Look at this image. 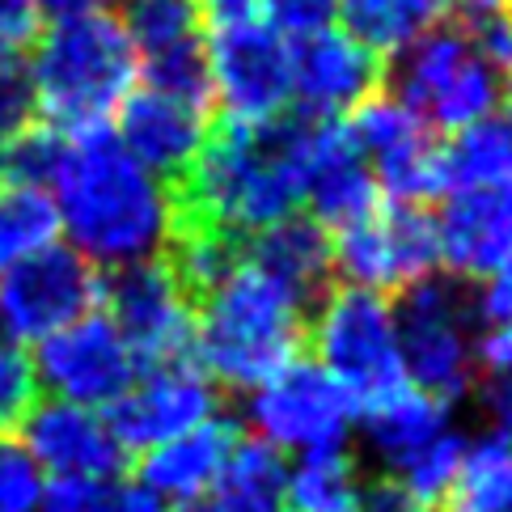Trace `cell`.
Returning a JSON list of instances; mask_svg holds the SVG:
<instances>
[{
	"mask_svg": "<svg viewBox=\"0 0 512 512\" xmlns=\"http://www.w3.org/2000/svg\"><path fill=\"white\" fill-rule=\"evenodd\" d=\"M309 343L318 352V369L339 381L356 415H369L398 390H407V373H402L394 339V314L377 292L347 284L326 292L314 322H309Z\"/></svg>",
	"mask_w": 512,
	"mask_h": 512,
	"instance_id": "8992f818",
	"label": "cell"
},
{
	"mask_svg": "<svg viewBox=\"0 0 512 512\" xmlns=\"http://www.w3.org/2000/svg\"><path fill=\"white\" fill-rule=\"evenodd\" d=\"M34 407H39V377L30 356L17 347H0V436L22 428Z\"/></svg>",
	"mask_w": 512,
	"mask_h": 512,
	"instance_id": "d6a6232c",
	"label": "cell"
},
{
	"mask_svg": "<svg viewBox=\"0 0 512 512\" xmlns=\"http://www.w3.org/2000/svg\"><path fill=\"white\" fill-rule=\"evenodd\" d=\"M305 301L246 254L208 297H199L195 364L225 386H263L297 360L305 335Z\"/></svg>",
	"mask_w": 512,
	"mask_h": 512,
	"instance_id": "3957f363",
	"label": "cell"
},
{
	"mask_svg": "<svg viewBox=\"0 0 512 512\" xmlns=\"http://www.w3.org/2000/svg\"><path fill=\"white\" fill-rule=\"evenodd\" d=\"M216 415V386L199 364L182 369H153L132 381L119 402H111V424L115 441L123 453H149L166 441H178L191 428L208 424Z\"/></svg>",
	"mask_w": 512,
	"mask_h": 512,
	"instance_id": "2e32d148",
	"label": "cell"
},
{
	"mask_svg": "<svg viewBox=\"0 0 512 512\" xmlns=\"http://www.w3.org/2000/svg\"><path fill=\"white\" fill-rule=\"evenodd\" d=\"M56 225V204L47 199V191L0 187V271L47 246L56 237Z\"/></svg>",
	"mask_w": 512,
	"mask_h": 512,
	"instance_id": "f546056e",
	"label": "cell"
},
{
	"mask_svg": "<svg viewBox=\"0 0 512 512\" xmlns=\"http://www.w3.org/2000/svg\"><path fill=\"white\" fill-rule=\"evenodd\" d=\"M204 47L212 102L225 106V119L263 123L288 111L292 77L284 34H276L259 17H242V22H212Z\"/></svg>",
	"mask_w": 512,
	"mask_h": 512,
	"instance_id": "7c38bea8",
	"label": "cell"
},
{
	"mask_svg": "<svg viewBox=\"0 0 512 512\" xmlns=\"http://www.w3.org/2000/svg\"><path fill=\"white\" fill-rule=\"evenodd\" d=\"M43 512H166L149 487L127 479H56L43 491Z\"/></svg>",
	"mask_w": 512,
	"mask_h": 512,
	"instance_id": "1f68e13d",
	"label": "cell"
},
{
	"mask_svg": "<svg viewBox=\"0 0 512 512\" xmlns=\"http://www.w3.org/2000/svg\"><path fill=\"white\" fill-rule=\"evenodd\" d=\"M106 5H115V0H39V9H47V13H56V17L106 13Z\"/></svg>",
	"mask_w": 512,
	"mask_h": 512,
	"instance_id": "b9f144b4",
	"label": "cell"
},
{
	"mask_svg": "<svg viewBox=\"0 0 512 512\" xmlns=\"http://www.w3.org/2000/svg\"><path fill=\"white\" fill-rule=\"evenodd\" d=\"M136 77V47L111 13L60 17L47 34H39L30 64L39 111L47 115V127L64 136H85L111 123Z\"/></svg>",
	"mask_w": 512,
	"mask_h": 512,
	"instance_id": "277c9868",
	"label": "cell"
},
{
	"mask_svg": "<svg viewBox=\"0 0 512 512\" xmlns=\"http://www.w3.org/2000/svg\"><path fill=\"white\" fill-rule=\"evenodd\" d=\"M102 301L98 267L72 246L47 242L0 276V314L13 339H47L64 326L94 314Z\"/></svg>",
	"mask_w": 512,
	"mask_h": 512,
	"instance_id": "4fadbf2b",
	"label": "cell"
},
{
	"mask_svg": "<svg viewBox=\"0 0 512 512\" xmlns=\"http://www.w3.org/2000/svg\"><path fill=\"white\" fill-rule=\"evenodd\" d=\"M504 94L500 72L474 43L466 26H436L394 64V98L432 132H466V127L496 115Z\"/></svg>",
	"mask_w": 512,
	"mask_h": 512,
	"instance_id": "5b68a950",
	"label": "cell"
},
{
	"mask_svg": "<svg viewBox=\"0 0 512 512\" xmlns=\"http://www.w3.org/2000/svg\"><path fill=\"white\" fill-rule=\"evenodd\" d=\"M30 364L43 390L85 411L119 402L140 373L123 335L106 314H85L81 322L47 335Z\"/></svg>",
	"mask_w": 512,
	"mask_h": 512,
	"instance_id": "9a60e30c",
	"label": "cell"
},
{
	"mask_svg": "<svg viewBox=\"0 0 512 512\" xmlns=\"http://www.w3.org/2000/svg\"><path fill=\"white\" fill-rule=\"evenodd\" d=\"M64 157H68V136L47 123H30L26 132H17L13 140L0 144V182L5 187L43 191L56 182Z\"/></svg>",
	"mask_w": 512,
	"mask_h": 512,
	"instance_id": "4dcf8cb0",
	"label": "cell"
},
{
	"mask_svg": "<svg viewBox=\"0 0 512 512\" xmlns=\"http://www.w3.org/2000/svg\"><path fill=\"white\" fill-rule=\"evenodd\" d=\"M453 0H339L343 30L373 56H398L428 30L445 26Z\"/></svg>",
	"mask_w": 512,
	"mask_h": 512,
	"instance_id": "d4e9b609",
	"label": "cell"
},
{
	"mask_svg": "<svg viewBox=\"0 0 512 512\" xmlns=\"http://www.w3.org/2000/svg\"><path fill=\"white\" fill-rule=\"evenodd\" d=\"M364 428H369L373 453L386 466V479L407 491L424 512H432L466 453L462 436L449 424L445 402L407 386L364 415Z\"/></svg>",
	"mask_w": 512,
	"mask_h": 512,
	"instance_id": "ba28073f",
	"label": "cell"
},
{
	"mask_svg": "<svg viewBox=\"0 0 512 512\" xmlns=\"http://www.w3.org/2000/svg\"><path fill=\"white\" fill-rule=\"evenodd\" d=\"M470 305H474V322H483L487 331L512 326V259L500 263L496 271H487L483 284L470 292Z\"/></svg>",
	"mask_w": 512,
	"mask_h": 512,
	"instance_id": "74e56055",
	"label": "cell"
},
{
	"mask_svg": "<svg viewBox=\"0 0 512 512\" xmlns=\"http://www.w3.org/2000/svg\"><path fill=\"white\" fill-rule=\"evenodd\" d=\"M39 34H43L39 0H0V60L22 56L26 47L39 43Z\"/></svg>",
	"mask_w": 512,
	"mask_h": 512,
	"instance_id": "8d00e7d4",
	"label": "cell"
},
{
	"mask_svg": "<svg viewBox=\"0 0 512 512\" xmlns=\"http://www.w3.org/2000/svg\"><path fill=\"white\" fill-rule=\"evenodd\" d=\"M242 254L276 276L288 292H297L305 305H314L331 276V237L314 221V216H288V221L271 225L242 242Z\"/></svg>",
	"mask_w": 512,
	"mask_h": 512,
	"instance_id": "603a6c76",
	"label": "cell"
},
{
	"mask_svg": "<svg viewBox=\"0 0 512 512\" xmlns=\"http://www.w3.org/2000/svg\"><path fill=\"white\" fill-rule=\"evenodd\" d=\"M360 474L352 453L343 445L301 453V462L288 470L284 500L292 512H360Z\"/></svg>",
	"mask_w": 512,
	"mask_h": 512,
	"instance_id": "4316f807",
	"label": "cell"
},
{
	"mask_svg": "<svg viewBox=\"0 0 512 512\" xmlns=\"http://www.w3.org/2000/svg\"><path fill=\"white\" fill-rule=\"evenodd\" d=\"M178 512H191V508H178Z\"/></svg>",
	"mask_w": 512,
	"mask_h": 512,
	"instance_id": "f6af8a7d",
	"label": "cell"
},
{
	"mask_svg": "<svg viewBox=\"0 0 512 512\" xmlns=\"http://www.w3.org/2000/svg\"><path fill=\"white\" fill-rule=\"evenodd\" d=\"M432 512H512V436L470 445Z\"/></svg>",
	"mask_w": 512,
	"mask_h": 512,
	"instance_id": "484cf974",
	"label": "cell"
},
{
	"mask_svg": "<svg viewBox=\"0 0 512 512\" xmlns=\"http://www.w3.org/2000/svg\"><path fill=\"white\" fill-rule=\"evenodd\" d=\"M504 81H508V119H512V72H508Z\"/></svg>",
	"mask_w": 512,
	"mask_h": 512,
	"instance_id": "ee69618b",
	"label": "cell"
},
{
	"mask_svg": "<svg viewBox=\"0 0 512 512\" xmlns=\"http://www.w3.org/2000/svg\"><path fill=\"white\" fill-rule=\"evenodd\" d=\"M17 339H13V331H9V322H5V314H0V347H13Z\"/></svg>",
	"mask_w": 512,
	"mask_h": 512,
	"instance_id": "7bdbcfd3",
	"label": "cell"
},
{
	"mask_svg": "<svg viewBox=\"0 0 512 512\" xmlns=\"http://www.w3.org/2000/svg\"><path fill=\"white\" fill-rule=\"evenodd\" d=\"M432 221L441 263L453 276H487L512 259V182L457 187Z\"/></svg>",
	"mask_w": 512,
	"mask_h": 512,
	"instance_id": "ffe728a7",
	"label": "cell"
},
{
	"mask_svg": "<svg viewBox=\"0 0 512 512\" xmlns=\"http://www.w3.org/2000/svg\"><path fill=\"white\" fill-rule=\"evenodd\" d=\"M246 415L263 445L314 453L343 441L356 419V407L326 369L309 360H292L263 386H254Z\"/></svg>",
	"mask_w": 512,
	"mask_h": 512,
	"instance_id": "5bb4252c",
	"label": "cell"
},
{
	"mask_svg": "<svg viewBox=\"0 0 512 512\" xmlns=\"http://www.w3.org/2000/svg\"><path fill=\"white\" fill-rule=\"evenodd\" d=\"M102 301L111 305L106 318L123 335L136 369L153 373L195 364V305L166 259L119 267L111 280H102Z\"/></svg>",
	"mask_w": 512,
	"mask_h": 512,
	"instance_id": "30bf717a",
	"label": "cell"
},
{
	"mask_svg": "<svg viewBox=\"0 0 512 512\" xmlns=\"http://www.w3.org/2000/svg\"><path fill=\"white\" fill-rule=\"evenodd\" d=\"M449 191L479 187V182H512V119L491 115L466 127L445 144Z\"/></svg>",
	"mask_w": 512,
	"mask_h": 512,
	"instance_id": "f1b7e54d",
	"label": "cell"
},
{
	"mask_svg": "<svg viewBox=\"0 0 512 512\" xmlns=\"http://www.w3.org/2000/svg\"><path fill=\"white\" fill-rule=\"evenodd\" d=\"M322 123L326 119H309L301 111L263 123H212L191 170L166 187L170 233L254 237L297 216Z\"/></svg>",
	"mask_w": 512,
	"mask_h": 512,
	"instance_id": "6da1fadb",
	"label": "cell"
},
{
	"mask_svg": "<svg viewBox=\"0 0 512 512\" xmlns=\"http://www.w3.org/2000/svg\"><path fill=\"white\" fill-rule=\"evenodd\" d=\"M259 22H267L284 39H305V34L331 30L339 17V0H259Z\"/></svg>",
	"mask_w": 512,
	"mask_h": 512,
	"instance_id": "e575fe53",
	"label": "cell"
},
{
	"mask_svg": "<svg viewBox=\"0 0 512 512\" xmlns=\"http://www.w3.org/2000/svg\"><path fill=\"white\" fill-rule=\"evenodd\" d=\"M390 314H394V339H398L407 386L445 402V407L457 394H466L474 360H479L470 343V331L479 326L474 322L470 292L457 280L428 276L411 288H402V297Z\"/></svg>",
	"mask_w": 512,
	"mask_h": 512,
	"instance_id": "52a82bcc",
	"label": "cell"
},
{
	"mask_svg": "<svg viewBox=\"0 0 512 512\" xmlns=\"http://www.w3.org/2000/svg\"><path fill=\"white\" fill-rule=\"evenodd\" d=\"M56 221L72 250L98 267H132L157 259L170 233V195L119 149L111 127L68 136V157L56 174Z\"/></svg>",
	"mask_w": 512,
	"mask_h": 512,
	"instance_id": "7a4b0ae2",
	"label": "cell"
},
{
	"mask_svg": "<svg viewBox=\"0 0 512 512\" xmlns=\"http://www.w3.org/2000/svg\"><path fill=\"white\" fill-rule=\"evenodd\" d=\"M26 453L34 457L39 470H51L56 479H119L127 466V453L115 441L111 424L98 411L72 407V402H39L26 424Z\"/></svg>",
	"mask_w": 512,
	"mask_h": 512,
	"instance_id": "d6986e66",
	"label": "cell"
},
{
	"mask_svg": "<svg viewBox=\"0 0 512 512\" xmlns=\"http://www.w3.org/2000/svg\"><path fill=\"white\" fill-rule=\"evenodd\" d=\"M242 441L233 419H208V424L191 428L178 441H166L140 457V487H149L157 500H174V508H187L204 500L212 483L221 479L229 457Z\"/></svg>",
	"mask_w": 512,
	"mask_h": 512,
	"instance_id": "44dd1931",
	"label": "cell"
},
{
	"mask_svg": "<svg viewBox=\"0 0 512 512\" xmlns=\"http://www.w3.org/2000/svg\"><path fill=\"white\" fill-rule=\"evenodd\" d=\"M39 504L43 474L34 457L13 436H0V512H39Z\"/></svg>",
	"mask_w": 512,
	"mask_h": 512,
	"instance_id": "836d02e7",
	"label": "cell"
},
{
	"mask_svg": "<svg viewBox=\"0 0 512 512\" xmlns=\"http://www.w3.org/2000/svg\"><path fill=\"white\" fill-rule=\"evenodd\" d=\"M199 9L212 22H242V17H259V0H199Z\"/></svg>",
	"mask_w": 512,
	"mask_h": 512,
	"instance_id": "60d3db41",
	"label": "cell"
},
{
	"mask_svg": "<svg viewBox=\"0 0 512 512\" xmlns=\"http://www.w3.org/2000/svg\"><path fill=\"white\" fill-rule=\"evenodd\" d=\"M34 111H39V98H34L30 68L22 64V56L0 60V144L26 132L34 123Z\"/></svg>",
	"mask_w": 512,
	"mask_h": 512,
	"instance_id": "d590c367",
	"label": "cell"
},
{
	"mask_svg": "<svg viewBox=\"0 0 512 512\" xmlns=\"http://www.w3.org/2000/svg\"><path fill=\"white\" fill-rule=\"evenodd\" d=\"M305 204L322 229H335V233L364 221V216L381 204V191H377L369 161L360 157V149L352 144V136H347V127L339 119H326L322 132H318Z\"/></svg>",
	"mask_w": 512,
	"mask_h": 512,
	"instance_id": "7402d4cb",
	"label": "cell"
},
{
	"mask_svg": "<svg viewBox=\"0 0 512 512\" xmlns=\"http://www.w3.org/2000/svg\"><path fill=\"white\" fill-rule=\"evenodd\" d=\"M331 267H339L347 288H364L377 297L386 288H411L441 267L436 221L424 208L381 199L364 221L331 237Z\"/></svg>",
	"mask_w": 512,
	"mask_h": 512,
	"instance_id": "8fae6325",
	"label": "cell"
},
{
	"mask_svg": "<svg viewBox=\"0 0 512 512\" xmlns=\"http://www.w3.org/2000/svg\"><path fill=\"white\" fill-rule=\"evenodd\" d=\"M474 356H479L491 373H512V326H500V331H487L483 347H479Z\"/></svg>",
	"mask_w": 512,
	"mask_h": 512,
	"instance_id": "f35d334b",
	"label": "cell"
},
{
	"mask_svg": "<svg viewBox=\"0 0 512 512\" xmlns=\"http://www.w3.org/2000/svg\"><path fill=\"white\" fill-rule=\"evenodd\" d=\"M119 149L136 161L144 174H153L157 182H174L191 170V161L199 157L208 140V111H199V106H187L178 98H166L157 94V89H132V94L123 98L119 106Z\"/></svg>",
	"mask_w": 512,
	"mask_h": 512,
	"instance_id": "ac0fdd59",
	"label": "cell"
},
{
	"mask_svg": "<svg viewBox=\"0 0 512 512\" xmlns=\"http://www.w3.org/2000/svg\"><path fill=\"white\" fill-rule=\"evenodd\" d=\"M487 407L504 428V436H512V373H496V381L487 386Z\"/></svg>",
	"mask_w": 512,
	"mask_h": 512,
	"instance_id": "ab89813d",
	"label": "cell"
},
{
	"mask_svg": "<svg viewBox=\"0 0 512 512\" xmlns=\"http://www.w3.org/2000/svg\"><path fill=\"white\" fill-rule=\"evenodd\" d=\"M288 462L280 449L254 441H237L229 466L212 483L199 512H284Z\"/></svg>",
	"mask_w": 512,
	"mask_h": 512,
	"instance_id": "cb8c5ba5",
	"label": "cell"
},
{
	"mask_svg": "<svg viewBox=\"0 0 512 512\" xmlns=\"http://www.w3.org/2000/svg\"><path fill=\"white\" fill-rule=\"evenodd\" d=\"M123 30L136 47V60L204 43V34H208L199 0H127Z\"/></svg>",
	"mask_w": 512,
	"mask_h": 512,
	"instance_id": "83f0119b",
	"label": "cell"
},
{
	"mask_svg": "<svg viewBox=\"0 0 512 512\" xmlns=\"http://www.w3.org/2000/svg\"><path fill=\"white\" fill-rule=\"evenodd\" d=\"M292 102L309 119H343L364 98L377 94L386 77V60L356 43L347 30H318L288 43Z\"/></svg>",
	"mask_w": 512,
	"mask_h": 512,
	"instance_id": "e0dca14e",
	"label": "cell"
},
{
	"mask_svg": "<svg viewBox=\"0 0 512 512\" xmlns=\"http://www.w3.org/2000/svg\"><path fill=\"white\" fill-rule=\"evenodd\" d=\"M343 127L360 149V157L369 161L386 204L428 208L432 199L449 195L445 140H436L432 127L419 115H411L394 94L377 89L373 98L356 106Z\"/></svg>",
	"mask_w": 512,
	"mask_h": 512,
	"instance_id": "9c48e42d",
	"label": "cell"
}]
</instances>
